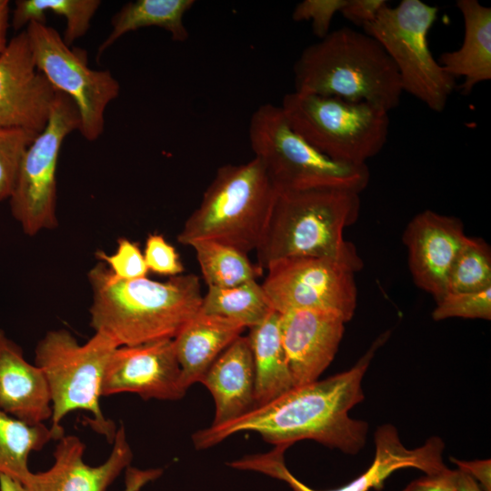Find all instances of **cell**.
Wrapping results in <instances>:
<instances>
[{"instance_id":"cell-1","label":"cell","mask_w":491,"mask_h":491,"mask_svg":"<svg viewBox=\"0 0 491 491\" xmlns=\"http://www.w3.org/2000/svg\"><path fill=\"white\" fill-rule=\"evenodd\" d=\"M390 334L379 335L350 369L294 386L238 418L196 431L192 436L195 447L205 449L235 434L252 431L275 446L312 439L346 454L358 453L366 445L368 425L351 418L348 413L364 400L363 377Z\"/></svg>"},{"instance_id":"cell-2","label":"cell","mask_w":491,"mask_h":491,"mask_svg":"<svg viewBox=\"0 0 491 491\" xmlns=\"http://www.w3.org/2000/svg\"><path fill=\"white\" fill-rule=\"evenodd\" d=\"M92 289L90 326L118 346L174 339L200 310L203 296L194 274L160 282L123 280L102 262L88 272Z\"/></svg>"},{"instance_id":"cell-3","label":"cell","mask_w":491,"mask_h":491,"mask_svg":"<svg viewBox=\"0 0 491 491\" xmlns=\"http://www.w3.org/2000/svg\"><path fill=\"white\" fill-rule=\"evenodd\" d=\"M360 194L339 189L276 191L263 235L256 249L266 269L288 257H328L356 272L364 262L344 230L356 222Z\"/></svg>"},{"instance_id":"cell-4","label":"cell","mask_w":491,"mask_h":491,"mask_svg":"<svg viewBox=\"0 0 491 491\" xmlns=\"http://www.w3.org/2000/svg\"><path fill=\"white\" fill-rule=\"evenodd\" d=\"M295 91L366 102L388 113L403 94L396 68L370 35L342 27L306 46L294 65Z\"/></svg>"},{"instance_id":"cell-5","label":"cell","mask_w":491,"mask_h":491,"mask_svg":"<svg viewBox=\"0 0 491 491\" xmlns=\"http://www.w3.org/2000/svg\"><path fill=\"white\" fill-rule=\"evenodd\" d=\"M276 189L260 161L220 166L177 241L210 240L248 255L263 235Z\"/></svg>"},{"instance_id":"cell-6","label":"cell","mask_w":491,"mask_h":491,"mask_svg":"<svg viewBox=\"0 0 491 491\" xmlns=\"http://www.w3.org/2000/svg\"><path fill=\"white\" fill-rule=\"evenodd\" d=\"M116 347L111 337L100 332H95L83 345L65 329L48 331L39 340L35 364L48 385L51 428L64 432L61 422L65 416L82 410L91 414V427L112 443L117 428L105 417L100 397L105 368Z\"/></svg>"},{"instance_id":"cell-7","label":"cell","mask_w":491,"mask_h":491,"mask_svg":"<svg viewBox=\"0 0 491 491\" xmlns=\"http://www.w3.org/2000/svg\"><path fill=\"white\" fill-rule=\"evenodd\" d=\"M249 141L276 191L339 189L360 194L370 180L366 165L335 161L288 124L280 106L260 105L252 115Z\"/></svg>"},{"instance_id":"cell-8","label":"cell","mask_w":491,"mask_h":491,"mask_svg":"<svg viewBox=\"0 0 491 491\" xmlns=\"http://www.w3.org/2000/svg\"><path fill=\"white\" fill-rule=\"evenodd\" d=\"M280 107L297 134L337 162L366 165L387 142L388 112L369 103L293 91Z\"/></svg>"},{"instance_id":"cell-9","label":"cell","mask_w":491,"mask_h":491,"mask_svg":"<svg viewBox=\"0 0 491 491\" xmlns=\"http://www.w3.org/2000/svg\"><path fill=\"white\" fill-rule=\"evenodd\" d=\"M437 15L435 5L421 0H402L394 7L386 5L363 29L394 63L403 92L441 113L456 87V79L443 69L429 48L428 34Z\"/></svg>"},{"instance_id":"cell-10","label":"cell","mask_w":491,"mask_h":491,"mask_svg":"<svg viewBox=\"0 0 491 491\" xmlns=\"http://www.w3.org/2000/svg\"><path fill=\"white\" fill-rule=\"evenodd\" d=\"M79 112L73 100L57 91L45 129L25 149L8 199L13 217L25 234L35 235L57 225L56 168L65 138L80 129Z\"/></svg>"},{"instance_id":"cell-11","label":"cell","mask_w":491,"mask_h":491,"mask_svg":"<svg viewBox=\"0 0 491 491\" xmlns=\"http://www.w3.org/2000/svg\"><path fill=\"white\" fill-rule=\"evenodd\" d=\"M25 30L38 70L75 104L80 134L89 142L97 140L105 128V110L119 95V82L109 70L90 68L84 52L72 49L52 26L30 23Z\"/></svg>"},{"instance_id":"cell-12","label":"cell","mask_w":491,"mask_h":491,"mask_svg":"<svg viewBox=\"0 0 491 491\" xmlns=\"http://www.w3.org/2000/svg\"><path fill=\"white\" fill-rule=\"evenodd\" d=\"M261 284L273 309L322 310L339 315L346 323L357 305L356 271L328 257H288L270 263Z\"/></svg>"},{"instance_id":"cell-13","label":"cell","mask_w":491,"mask_h":491,"mask_svg":"<svg viewBox=\"0 0 491 491\" xmlns=\"http://www.w3.org/2000/svg\"><path fill=\"white\" fill-rule=\"evenodd\" d=\"M376 454L368 469L347 485L328 491L380 490L386 479L395 471L413 467L426 475L446 467L443 462L445 444L438 436L430 437L422 446L407 449L396 428L390 424L379 426L375 433ZM287 446H276L264 454L246 456L230 463V466L266 474L287 483L294 491L314 490L296 479L286 468L284 453Z\"/></svg>"},{"instance_id":"cell-14","label":"cell","mask_w":491,"mask_h":491,"mask_svg":"<svg viewBox=\"0 0 491 491\" xmlns=\"http://www.w3.org/2000/svg\"><path fill=\"white\" fill-rule=\"evenodd\" d=\"M56 92L38 70L23 30L0 55V127L40 134L48 123Z\"/></svg>"},{"instance_id":"cell-15","label":"cell","mask_w":491,"mask_h":491,"mask_svg":"<svg viewBox=\"0 0 491 491\" xmlns=\"http://www.w3.org/2000/svg\"><path fill=\"white\" fill-rule=\"evenodd\" d=\"M173 339L121 346L104 376L102 396L133 393L144 400H179L186 392Z\"/></svg>"},{"instance_id":"cell-16","label":"cell","mask_w":491,"mask_h":491,"mask_svg":"<svg viewBox=\"0 0 491 491\" xmlns=\"http://www.w3.org/2000/svg\"><path fill=\"white\" fill-rule=\"evenodd\" d=\"M466 237L460 219L429 209L406 225L402 240L413 281L435 300L447 293L452 266Z\"/></svg>"},{"instance_id":"cell-17","label":"cell","mask_w":491,"mask_h":491,"mask_svg":"<svg viewBox=\"0 0 491 491\" xmlns=\"http://www.w3.org/2000/svg\"><path fill=\"white\" fill-rule=\"evenodd\" d=\"M107 459L99 466L84 461L85 443L76 436L57 440L54 464L46 471L33 473L20 484L23 491H106L133 459L123 426L116 429Z\"/></svg>"},{"instance_id":"cell-18","label":"cell","mask_w":491,"mask_h":491,"mask_svg":"<svg viewBox=\"0 0 491 491\" xmlns=\"http://www.w3.org/2000/svg\"><path fill=\"white\" fill-rule=\"evenodd\" d=\"M281 340L294 386L314 382L333 361L346 321L322 310L279 313Z\"/></svg>"},{"instance_id":"cell-19","label":"cell","mask_w":491,"mask_h":491,"mask_svg":"<svg viewBox=\"0 0 491 491\" xmlns=\"http://www.w3.org/2000/svg\"><path fill=\"white\" fill-rule=\"evenodd\" d=\"M0 410L29 425L51 420L52 405L43 371L0 329Z\"/></svg>"},{"instance_id":"cell-20","label":"cell","mask_w":491,"mask_h":491,"mask_svg":"<svg viewBox=\"0 0 491 491\" xmlns=\"http://www.w3.org/2000/svg\"><path fill=\"white\" fill-rule=\"evenodd\" d=\"M215 402L211 426H220L256 406L255 369L248 336L237 337L211 365L200 380Z\"/></svg>"},{"instance_id":"cell-21","label":"cell","mask_w":491,"mask_h":491,"mask_svg":"<svg viewBox=\"0 0 491 491\" xmlns=\"http://www.w3.org/2000/svg\"><path fill=\"white\" fill-rule=\"evenodd\" d=\"M456 5L464 22L463 42L458 49L442 53L437 61L449 75L463 79L459 89L467 95L491 79V8L477 0H457Z\"/></svg>"},{"instance_id":"cell-22","label":"cell","mask_w":491,"mask_h":491,"mask_svg":"<svg viewBox=\"0 0 491 491\" xmlns=\"http://www.w3.org/2000/svg\"><path fill=\"white\" fill-rule=\"evenodd\" d=\"M245 329L237 322L199 310L173 339L184 386L188 389L200 382L215 359Z\"/></svg>"},{"instance_id":"cell-23","label":"cell","mask_w":491,"mask_h":491,"mask_svg":"<svg viewBox=\"0 0 491 491\" xmlns=\"http://www.w3.org/2000/svg\"><path fill=\"white\" fill-rule=\"evenodd\" d=\"M280 314L273 311L265 320L252 326L248 339L255 369L256 406L285 394L294 387L283 347Z\"/></svg>"},{"instance_id":"cell-24","label":"cell","mask_w":491,"mask_h":491,"mask_svg":"<svg viewBox=\"0 0 491 491\" xmlns=\"http://www.w3.org/2000/svg\"><path fill=\"white\" fill-rule=\"evenodd\" d=\"M194 0H135L126 3L111 19L112 30L97 47L96 60L124 35L144 27H160L173 41L185 42L188 31L183 22Z\"/></svg>"},{"instance_id":"cell-25","label":"cell","mask_w":491,"mask_h":491,"mask_svg":"<svg viewBox=\"0 0 491 491\" xmlns=\"http://www.w3.org/2000/svg\"><path fill=\"white\" fill-rule=\"evenodd\" d=\"M64 435L45 424L29 425L0 410V474L21 484L31 472L29 455Z\"/></svg>"},{"instance_id":"cell-26","label":"cell","mask_w":491,"mask_h":491,"mask_svg":"<svg viewBox=\"0 0 491 491\" xmlns=\"http://www.w3.org/2000/svg\"><path fill=\"white\" fill-rule=\"evenodd\" d=\"M200 311L251 328L275 310L262 285L253 280L230 288L208 287Z\"/></svg>"},{"instance_id":"cell-27","label":"cell","mask_w":491,"mask_h":491,"mask_svg":"<svg viewBox=\"0 0 491 491\" xmlns=\"http://www.w3.org/2000/svg\"><path fill=\"white\" fill-rule=\"evenodd\" d=\"M100 5L99 0H18L10 24L15 30H20L30 23L46 24L48 12L64 16L65 29L62 37L70 46L87 33Z\"/></svg>"},{"instance_id":"cell-28","label":"cell","mask_w":491,"mask_h":491,"mask_svg":"<svg viewBox=\"0 0 491 491\" xmlns=\"http://www.w3.org/2000/svg\"><path fill=\"white\" fill-rule=\"evenodd\" d=\"M188 246L195 252L207 287L230 288L256 280L264 269L248 256L231 246L210 240H195Z\"/></svg>"},{"instance_id":"cell-29","label":"cell","mask_w":491,"mask_h":491,"mask_svg":"<svg viewBox=\"0 0 491 491\" xmlns=\"http://www.w3.org/2000/svg\"><path fill=\"white\" fill-rule=\"evenodd\" d=\"M491 287V248L481 237L467 236L449 274L447 292H477Z\"/></svg>"},{"instance_id":"cell-30","label":"cell","mask_w":491,"mask_h":491,"mask_svg":"<svg viewBox=\"0 0 491 491\" xmlns=\"http://www.w3.org/2000/svg\"><path fill=\"white\" fill-rule=\"evenodd\" d=\"M36 135L28 130L0 127V202L9 199L21 158Z\"/></svg>"},{"instance_id":"cell-31","label":"cell","mask_w":491,"mask_h":491,"mask_svg":"<svg viewBox=\"0 0 491 491\" xmlns=\"http://www.w3.org/2000/svg\"><path fill=\"white\" fill-rule=\"evenodd\" d=\"M491 319V287L477 292H447L436 300L432 318Z\"/></svg>"},{"instance_id":"cell-32","label":"cell","mask_w":491,"mask_h":491,"mask_svg":"<svg viewBox=\"0 0 491 491\" xmlns=\"http://www.w3.org/2000/svg\"><path fill=\"white\" fill-rule=\"evenodd\" d=\"M95 256L119 279L132 280L145 277L148 273L138 244L127 238L121 237L117 240L114 254L107 255L103 251H97Z\"/></svg>"},{"instance_id":"cell-33","label":"cell","mask_w":491,"mask_h":491,"mask_svg":"<svg viewBox=\"0 0 491 491\" xmlns=\"http://www.w3.org/2000/svg\"><path fill=\"white\" fill-rule=\"evenodd\" d=\"M144 258L148 271L176 276L185 271L175 248L160 234H150L145 243Z\"/></svg>"},{"instance_id":"cell-34","label":"cell","mask_w":491,"mask_h":491,"mask_svg":"<svg viewBox=\"0 0 491 491\" xmlns=\"http://www.w3.org/2000/svg\"><path fill=\"white\" fill-rule=\"evenodd\" d=\"M347 0H304L294 9V21H310L313 33L319 39L329 34L336 14L340 13Z\"/></svg>"},{"instance_id":"cell-35","label":"cell","mask_w":491,"mask_h":491,"mask_svg":"<svg viewBox=\"0 0 491 491\" xmlns=\"http://www.w3.org/2000/svg\"><path fill=\"white\" fill-rule=\"evenodd\" d=\"M403 491H458L457 469L447 466L409 483Z\"/></svg>"},{"instance_id":"cell-36","label":"cell","mask_w":491,"mask_h":491,"mask_svg":"<svg viewBox=\"0 0 491 491\" xmlns=\"http://www.w3.org/2000/svg\"><path fill=\"white\" fill-rule=\"evenodd\" d=\"M387 5L386 0H347L340 13L352 24L364 27Z\"/></svg>"},{"instance_id":"cell-37","label":"cell","mask_w":491,"mask_h":491,"mask_svg":"<svg viewBox=\"0 0 491 491\" xmlns=\"http://www.w3.org/2000/svg\"><path fill=\"white\" fill-rule=\"evenodd\" d=\"M458 469L473 477L483 491H491V461L490 459L463 461L450 457Z\"/></svg>"},{"instance_id":"cell-38","label":"cell","mask_w":491,"mask_h":491,"mask_svg":"<svg viewBox=\"0 0 491 491\" xmlns=\"http://www.w3.org/2000/svg\"><path fill=\"white\" fill-rule=\"evenodd\" d=\"M163 473L162 469L141 470L129 466L125 468V491H139L145 484L155 480Z\"/></svg>"},{"instance_id":"cell-39","label":"cell","mask_w":491,"mask_h":491,"mask_svg":"<svg viewBox=\"0 0 491 491\" xmlns=\"http://www.w3.org/2000/svg\"><path fill=\"white\" fill-rule=\"evenodd\" d=\"M10 26L9 1L0 0V55L5 51L7 41V30Z\"/></svg>"},{"instance_id":"cell-40","label":"cell","mask_w":491,"mask_h":491,"mask_svg":"<svg viewBox=\"0 0 491 491\" xmlns=\"http://www.w3.org/2000/svg\"><path fill=\"white\" fill-rule=\"evenodd\" d=\"M458 491H482L477 482L466 473L457 469Z\"/></svg>"},{"instance_id":"cell-41","label":"cell","mask_w":491,"mask_h":491,"mask_svg":"<svg viewBox=\"0 0 491 491\" xmlns=\"http://www.w3.org/2000/svg\"><path fill=\"white\" fill-rule=\"evenodd\" d=\"M0 491H23L21 485L13 478L0 474Z\"/></svg>"}]
</instances>
